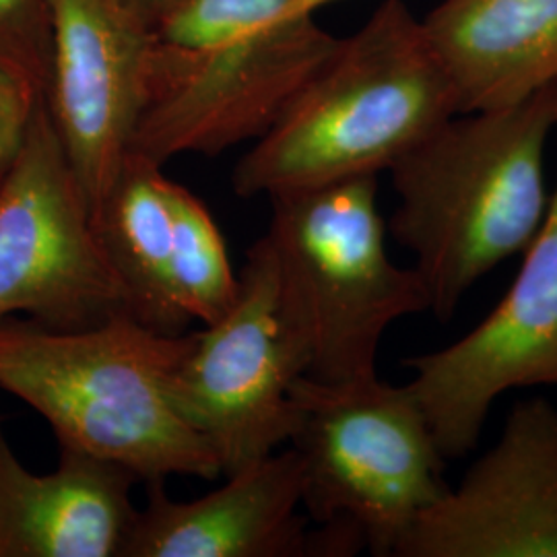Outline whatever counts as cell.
<instances>
[{"mask_svg":"<svg viewBox=\"0 0 557 557\" xmlns=\"http://www.w3.org/2000/svg\"><path fill=\"white\" fill-rule=\"evenodd\" d=\"M409 388L446 458L478 444L504 393L557 386V188L510 292L457 343L407 361Z\"/></svg>","mask_w":557,"mask_h":557,"instance_id":"cell-9","label":"cell"},{"mask_svg":"<svg viewBox=\"0 0 557 557\" xmlns=\"http://www.w3.org/2000/svg\"><path fill=\"white\" fill-rule=\"evenodd\" d=\"M292 0H180L149 29L131 153L158 165L262 137L337 46Z\"/></svg>","mask_w":557,"mask_h":557,"instance_id":"cell-4","label":"cell"},{"mask_svg":"<svg viewBox=\"0 0 557 557\" xmlns=\"http://www.w3.org/2000/svg\"><path fill=\"white\" fill-rule=\"evenodd\" d=\"M21 314L52 331L131 314L44 101L20 158L0 180V319Z\"/></svg>","mask_w":557,"mask_h":557,"instance_id":"cell-8","label":"cell"},{"mask_svg":"<svg viewBox=\"0 0 557 557\" xmlns=\"http://www.w3.org/2000/svg\"><path fill=\"white\" fill-rule=\"evenodd\" d=\"M304 506L349 545L395 556L398 543L450 487L438 442L409 384L379 374L294 384Z\"/></svg>","mask_w":557,"mask_h":557,"instance_id":"cell-6","label":"cell"},{"mask_svg":"<svg viewBox=\"0 0 557 557\" xmlns=\"http://www.w3.org/2000/svg\"><path fill=\"white\" fill-rule=\"evenodd\" d=\"M170 178L161 165L128 153L96 215L103 248L135 319L161 333H184L190 320L172 287Z\"/></svg>","mask_w":557,"mask_h":557,"instance_id":"cell-15","label":"cell"},{"mask_svg":"<svg viewBox=\"0 0 557 557\" xmlns=\"http://www.w3.org/2000/svg\"><path fill=\"white\" fill-rule=\"evenodd\" d=\"M271 202L264 238L277 264L283 308L306 349V376H374L388 326L430 310L416 267L403 269L388 257L379 176L294 190Z\"/></svg>","mask_w":557,"mask_h":557,"instance_id":"cell-5","label":"cell"},{"mask_svg":"<svg viewBox=\"0 0 557 557\" xmlns=\"http://www.w3.org/2000/svg\"><path fill=\"white\" fill-rule=\"evenodd\" d=\"M50 0H0V66L25 81L41 100L50 73Z\"/></svg>","mask_w":557,"mask_h":557,"instance_id":"cell-17","label":"cell"},{"mask_svg":"<svg viewBox=\"0 0 557 557\" xmlns=\"http://www.w3.org/2000/svg\"><path fill=\"white\" fill-rule=\"evenodd\" d=\"M238 277L236 304L223 319L193 333L172 379L180 416L209 444L223 478L292 442L298 421L292 393L308 374L267 238L248 250Z\"/></svg>","mask_w":557,"mask_h":557,"instance_id":"cell-7","label":"cell"},{"mask_svg":"<svg viewBox=\"0 0 557 557\" xmlns=\"http://www.w3.org/2000/svg\"><path fill=\"white\" fill-rule=\"evenodd\" d=\"M193 333H161L131 314L81 331L0 319V391L27 403L59 440L139 481L221 478L209 444L180 416L172 379Z\"/></svg>","mask_w":557,"mask_h":557,"instance_id":"cell-3","label":"cell"},{"mask_svg":"<svg viewBox=\"0 0 557 557\" xmlns=\"http://www.w3.org/2000/svg\"><path fill=\"white\" fill-rule=\"evenodd\" d=\"M40 103L25 81L0 66V180L20 158Z\"/></svg>","mask_w":557,"mask_h":557,"instance_id":"cell-18","label":"cell"},{"mask_svg":"<svg viewBox=\"0 0 557 557\" xmlns=\"http://www.w3.org/2000/svg\"><path fill=\"white\" fill-rule=\"evenodd\" d=\"M172 287L186 319L211 324L236 304L239 277L220 227L205 202L170 180Z\"/></svg>","mask_w":557,"mask_h":557,"instance_id":"cell-16","label":"cell"},{"mask_svg":"<svg viewBox=\"0 0 557 557\" xmlns=\"http://www.w3.org/2000/svg\"><path fill=\"white\" fill-rule=\"evenodd\" d=\"M338 2V0H292V4L287 7V15H317L320 9Z\"/></svg>","mask_w":557,"mask_h":557,"instance_id":"cell-20","label":"cell"},{"mask_svg":"<svg viewBox=\"0 0 557 557\" xmlns=\"http://www.w3.org/2000/svg\"><path fill=\"white\" fill-rule=\"evenodd\" d=\"M398 557H557V409L515 405L496 446L434 502Z\"/></svg>","mask_w":557,"mask_h":557,"instance_id":"cell-11","label":"cell"},{"mask_svg":"<svg viewBox=\"0 0 557 557\" xmlns=\"http://www.w3.org/2000/svg\"><path fill=\"white\" fill-rule=\"evenodd\" d=\"M137 481L69 446H60L52 473H32L0 423V557H119L137 515Z\"/></svg>","mask_w":557,"mask_h":557,"instance_id":"cell-13","label":"cell"},{"mask_svg":"<svg viewBox=\"0 0 557 557\" xmlns=\"http://www.w3.org/2000/svg\"><path fill=\"white\" fill-rule=\"evenodd\" d=\"M44 108L98 215L131 153L151 25L128 0H50Z\"/></svg>","mask_w":557,"mask_h":557,"instance_id":"cell-10","label":"cell"},{"mask_svg":"<svg viewBox=\"0 0 557 557\" xmlns=\"http://www.w3.org/2000/svg\"><path fill=\"white\" fill-rule=\"evenodd\" d=\"M556 126L557 81L508 108L455 114L388 170L398 197L391 232L416 255L440 320L537 236Z\"/></svg>","mask_w":557,"mask_h":557,"instance_id":"cell-1","label":"cell"},{"mask_svg":"<svg viewBox=\"0 0 557 557\" xmlns=\"http://www.w3.org/2000/svg\"><path fill=\"white\" fill-rule=\"evenodd\" d=\"M133 4V9L139 13L143 20L149 25H153L160 20L161 15H165L170 9H174L180 0H128Z\"/></svg>","mask_w":557,"mask_h":557,"instance_id":"cell-19","label":"cell"},{"mask_svg":"<svg viewBox=\"0 0 557 557\" xmlns=\"http://www.w3.org/2000/svg\"><path fill=\"white\" fill-rule=\"evenodd\" d=\"M458 114L453 85L403 0H384L358 32L338 38L273 126L238 161L239 197H277L379 176Z\"/></svg>","mask_w":557,"mask_h":557,"instance_id":"cell-2","label":"cell"},{"mask_svg":"<svg viewBox=\"0 0 557 557\" xmlns=\"http://www.w3.org/2000/svg\"><path fill=\"white\" fill-rule=\"evenodd\" d=\"M423 27L458 114L515 106L557 81V0H444Z\"/></svg>","mask_w":557,"mask_h":557,"instance_id":"cell-14","label":"cell"},{"mask_svg":"<svg viewBox=\"0 0 557 557\" xmlns=\"http://www.w3.org/2000/svg\"><path fill=\"white\" fill-rule=\"evenodd\" d=\"M225 479L190 502L149 481L147 506L133 518L119 557H296L319 549L298 515L304 471L294 446Z\"/></svg>","mask_w":557,"mask_h":557,"instance_id":"cell-12","label":"cell"}]
</instances>
